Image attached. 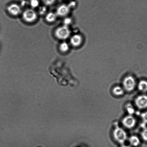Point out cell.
Instances as JSON below:
<instances>
[{
    "label": "cell",
    "mask_w": 147,
    "mask_h": 147,
    "mask_svg": "<svg viewBox=\"0 0 147 147\" xmlns=\"http://www.w3.org/2000/svg\"><path fill=\"white\" fill-rule=\"evenodd\" d=\"M121 147H130V146H126V145H123Z\"/></svg>",
    "instance_id": "ffe728a7"
},
{
    "label": "cell",
    "mask_w": 147,
    "mask_h": 147,
    "mask_svg": "<svg viewBox=\"0 0 147 147\" xmlns=\"http://www.w3.org/2000/svg\"><path fill=\"white\" fill-rule=\"evenodd\" d=\"M129 142L131 145L134 146H137L140 144L139 138L135 136H132L129 138Z\"/></svg>",
    "instance_id": "30bf717a"
},
{
    "label": "cell",
    "mask_w": 147,
    "mask_h": 147,
    "mask_svg": "<svg viewBox=\"0 0 147 147\" xmlns=\"http://www.w3.org/2000/svg\"><path fill=\"white\" fill-rule=\"evenodd\" d=\"M127 110L129 115H131L134 113L135 110L131 105H128L127 107Z\"/></svg>",
    "instance_id": "9a60e30c"
},
{
    "label": "cell",
    "mask_w": 147,
    "mask_h": 147,
    "mask_svg": "<svg viewBox=\"0 0 147 147\" xmlns=\"http://www.w3.org/2000/svg\"><path fill=\"white\" fill-rule=\"evenodd\" d=\"M7 11L10 14L14 16H18L21 12V7L16 4H10L7 7Z\"/></svg>",
    "instance_id": "52a82bcc"
},
{
    "label": "cell",
    "mask_w": 147,
    "mask_h": 147,
    "mask_svg": "<svg viewBox=\"0 0 147 147\" xmlns=\"http://www.w3.org/2000/svg\"><path fill=\"white\" fill-rule=\"evenodd\" d=\"M122 122L125 127L128 129H131L136 125V120L133 116L129 115L125 117L122 120Z\"/></svg>",
    "instance_id": "8992f818"
},
{
    "label": "cell",
    "mask_w": 147,
    "mask_h": 147,
    "mask_svg": "<svg viewBox=\"0 0 147 147\" xmlns=\"http://www.w3.org/2000/svg\"><path fill=\"white\" fill-rule=\"evenodd\" d=\"M57 17V14L54 13L50 12L46 16V20L49 22H53L56 21Z\"/></svg>",
    "instance_id": "8fae6325"
},
{
    "label": "cell",
    "mask_w": 147,
    "mask_h": 147,
    "mask_svg": "<svg viewBox=\"0 0 147 147\" xmlns=\"http://www.w3.org/2000/svg\"><path fill=\"white\" fill-rule=\"evenodd\" d=\"M123 85L126 90L129 92L131 91L135 88L136 85L135 79L132 76H127L124 80Z\"/></svg>",
    "instance_id": "277c9868"
},
{
    "label": "cell",
    "mask_w": 147,
    "mask_h": 147,
    "mask_svg": "<svg viewBox=\"0 0 147 147\" xmlns=\"http://www.w3.org/2000/svg\"><path fill=\"white\" fill-rule=\"evenodd\" d=\"M23 18L26 22H34L37 18V14L35 11L33 9H28L25 10L23 13Z\"/></svg>",
    "instance_id": "3957f363"
},
{
    "label": "cell",
    "mask_w": 147,
    "mask_h": 147,
    "mask_svg": "<svg viewBox=\"0 0 147 147\" xmlns=\"http://www.w3.org/2000/svg\"><path fill=\"white\" fill-rule=\"evenodd\" d=\"M141 116L144 121L145 123H147V111L142 113Z\"/></svg>",
    "instance_id": "ac0fdd59"
},
{
    "label": "cell",
    "mask_w": 147,
    "mask_h": 147,
    "mask_svg": "<svg viewBox=\"0 0 147 147\" xmlns=\"http://www.w3.org/2000/svg\"><path fill=\"white\" fill-rule=\"evenodd\" d=\"M70 41L72 45L74 47H77L81 42V37L79 35H75L71 37Z\"/></svg>",
    "instance_id": "9c48e42d"
},
{
    "label": "cell",
    "mask_w": 147,
    "mask_h": 147,
    "mask_svg": "<svg viewBox=\"0 0 147 147\" xmlns=\"http://www.w3.org/2000/svg\"><path fill=\"white\" fill-rule=\"evenodd\" d=\"M113 134L115 139L121 144L124 143L127 139L126 132L120 127H117L114 130Z\"/></svg>",
    "instance_id": "6da1fadb"
},
{
    "label": "cell",
    "mask_w": 147,
    "mask_h": 147,
    "mask_svg": "<svg viewBox=\"0 0 147 147\" xmlns=\"http://www.w3.org/2000/svg\"><path fill=\"white\" fill-rule=\"evenodd\" d=\"M70 22H71V20H70V19L67 18L65 20L64 23H65L66 24H70Z\"/></svg>",
    "instance_id": "d6986e66"
},
{
    "label": "cell",
    "mask_w": 147,
    "mask_h": 147,
    "mask_svg": "<svg viewBox=\"0 0 147 147\" xmlns=\"http://www.w3.org/2000/svg\"><path fill=\"white\" fill-rule=\"evenodd\" d=\"M142 136L144 140L147 142V129H144L142 132Z\"/></svg>",
    "instance_id": "e0dca14e"
},
{
    "label": "cell",
    "mask_w": 147,
    "mask_h": 147,
    "mask_svg": "<svg viewBox=\"0 0 147 147\" xmlns=\"http://www.w3.org/2000/svg\"><path fill=\"white\" fill-rule=\"evenodd\" d=\"M69 46L67 43L63 42L60 44V51L63 52H66L69 50Z\"/></svg>",
    "instance_id": "5bb4252c"
},
{
    "label": "cell",
    "mask_w": 147,
    "mask_h": 147,
    "mask_svg": "<svg viewBox=\"0 0 147 147\" xmlns=\"http://www.w3.org/2000/svg\"><path fill=\"white\" fill-rule=\"evenodd\" d=\"M43 3L47 5H50L54 4L56 0H43Z\"/></svg>",
    "instance_id": "2e32d148"
},
{
    "label": "cell",
    "mask_w": 147,
    "mask_h": 147,
    "mask_svg": "<svg viewBox=\"0 0 147 147\" xmlns=\"http://www.w3.org/2000/svg\"><path fill=\"white\" fill-rule=\"evenodd\" d=\"M113 93L117 96H121L124 93V90L121 87L119 86H116L113 89Z\"/></svg>",
    "instance_id": "4fadbf2b"
},
{
    "label": "cell",
    "mask_w": 147,
    "mask_h": 147,
    "mask_svg": "<svg viewBox=\"0 0 147 147\" xmlns=\"http://www.w3.org/2000/svg\"><path fill=\"white\" fill-rule=\"evenodd\" d=\"M138 88L142 92H147V82L145 80L141 81L138 86Z\"/></svg>",
    "instance_id": "7c38bea8"
},
{
    "label": "cell",
    "mask_w": 147,
    "mask_h": 147,
    "mask_svg": "<svg viewBox=\"0 0 147 147\" xmlns=\"http://www.w3.org/2000/svg\"><path fill=\"white\" fill-rule=\"evenodd\" d=\"M135 104L138 108L140 109L147 108V96L142 95L138 96L135 100Z\"/></svg>",
    "instance_id": "5b68a950"
},
{
    "label": "cell",
    "mask_w": 147,
    "mask_h": 147,
    "mask_svg": "<svg viewBox=\"0 0 147 147\" xmlns=\"http://www.w3.org/2000/svg\"><path fill=\"white\" fill-rule=\"evenodd\" d=\"M70 32L66 26H62L56 30L55 34L58 38L60 40H65L70 36Z\"/></svg>",
    "instance_id": "7a4b0ae2"
},
{
    "label": "cell",
    "mask_w": 147,
    "mask_h": 147,
    "mask_svg": "<svg viewBox=\"0 0 147 147\" xmlns=\"http://www.w3.org/2000/svg\"><path fill=\"white\" fill-rule=\"evenodd\" d=\"M69 10L70 9L67 5L65 4L60 5L57 8V15L60 16H64L68 13Z\"/></svg>",
    "instance_id": "ba28073f"
}]
</instances>
